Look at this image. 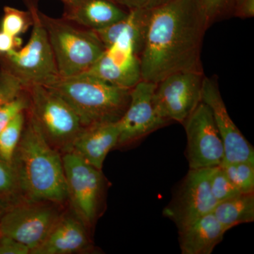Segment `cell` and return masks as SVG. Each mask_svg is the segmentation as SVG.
Returning <instances> with one entry per match:
<instances>
[{"instance_id": "obj_1", "label": "cell", "mask_w": 254, "mask_h": 254, "mask_svg": "<svg viewBox=\"0 0 254 254\" xmlns=\"http://www.w3.org/2000/svg\"><path fill=\"white\" fill-rule=\"evenodd\" d=\"M209 26L198 0H168L150 10L140 55L142 80L158 83L175 73L203 72L202 43Z\"/></svg>"}, {"instance_id": "obj_2", "label": "cell", "mask_w": 254, "mask_h": 254, "mask_svg": "<svg viewBox=\"0 0 254 254\" xmlns=\"http://www.w3.org/2000/svg\"><path fill=\"white\" fill-rule=\"evenodd\" d=\"M12 165L24 199L68 205L63 157L45 139L27 110Z\"/></svg>"}, {"instance_id": "obj_3", "label": "cell", "mask_w": 254, "mask_h": 254, "mask_svg": "<svg viewBox=\"0 0 254 254\" xmlns=\"http://www.w3.org/2000/svg\"><path fill=\"white\" fill-rule=\"evenodd\" d=\"M44 86L67 102L86 127L118 122L128 107L131 92L86 73L68 77L59 76Z\"/></svg>"}, {"instance_id": "obj_4", "label": "cell", "mask_w": 254, "mask_h": 254, "mask_svg": "<svg viewBox=\"0 0 254 254\" xmlns=\"http://www.w3.org/2000/svg\"><path fill=\"white\" fill-rule=\"evenodd\" d=\"M38 15L49 38L60 76L86 72L106 49L95 31L40 11Z\"/></svg>"}, {"instance_id": "obj_5", "label": "cell", "mask_w": 254, "mask_h": 254, "mask_svg": "<svg viewBox=\"0 0 254 254\" xmlns=\"http://www.w3.org/2000/svg\"><path fill=\"white\" fill-rule=\"evenodd\" d=\"M27 109L46 141L63 155L71 151L73 143L86 127L67 102L43 85L26 87Z\"/></svg>"}, {"instance_id": "obj_6", "label": "cell", "mask_w": 254, "mask_h": 254, "mask_svg": "<svg viewBox=\"0 0 254 254\" xmlns=\"http://www.w3.org/2000/svg\"><path fill=\"white\" fill-rule=\"evenodd\" d=\"M24 1L33 16L31 37L24 47L0 54V67L14 76L25 88L32 85L47 86L60 76L54 53L40 20L37 1Z\"/></svg>"}, {"instance_id": "obj_7", "label": "cell", "mask_w": 254, "mask_h": 254, "mask_svg": "<svg viewBox=\"0 0 254 254\" xmlns=\"http://www.w3.org/2000/svg\"><path fill=\"white\" fill-rule=\"evenodd\" d=\"M62 157L68 207L91 230L103 201L104 175L102 170L87 163L75 152H67Z\"/></svg>"}, {"instance_id": "obj_8", "label": "cell", "mask_w": 254, "mask_h": 254, "mask_svg": "<svg viewBox=\"0 0 254 254\" xmlns=\"http://www.w3.org/2000/svg\"><path fill=\"white\" fill-rule=\"evenodd\" d=\"M67 206L23 198L6 208L0 221V234L26 246L31 254L46 240Z\"/></svg>"}, {"instance_id": "obj_9", "label": "cell", "mask_w": 254, "mask_h": 254, "mask_svg": "<svg viewBox=\"0 0 254 254\" xmlns=\"http://www.w3.org/2000/svg\"><path fill=\"white\" fill-rule=\"evenodd\" d=\"M203 72L181 71L173 73L156 84L155 108L168 123L184 124L201 102Z\"/></svg>"}, {"instance_id": "obj_10", "label": "cell", "mask_w": 254, "mask_h": 254, "mask_svg": "<svg viewBox=\"0 0 254 254\" xmlns=\"http://www.w3.org/2000/svg\"><path fill=\"white\" fill-rule=\"evenodd\" d=\"M209 173L210 168L190 169L164 209L163 215L175 223L179 232L212 213L218 203L210 190Z\"/></svg>"}, {"instance_id": "obj_11", "label": "cell", "mask_w": 254, "mask_h": 254, "mask_svg": "<svg viewBox=\"0 0 254 254\" xmlns=\"http://www.w3.org/2000/svg\"><path fill=\"white\" fill-rule=\"evenodd\" d=\"M183 125L187 133V157L190 170L222 165L225 161V148L208 105L200 102Z\"/></svg>"}, {"instance_id": "obj_12", "label": "cell", "mask_w": 254, "mask_h": 254, "mask_svg": "<svg viewBox=\"0 0 254 254\" xmlns=\"http://www.w3.org/2000/svg\"><path fill=\"white\" fill-rule=\"evenodd\" d=\"M156 84L141 80L131 88L129 103L118 121L120 133L118 146L131 144L168 123L155 108Z\"/></svg>"}, {"instance_id": "obj_13", "label": "cell", "mask_w": 254, "mask_h": 254, "mask_svg": "<svg viewBox=\"0 0 254 254\" xmlns=\"http://www.w3.org/2000/svg\"><path fill=\"white\" fill-rule=\"evenodd\" d=\"M201 101L208 105L225 148L224 163L254 161L253 145L247 141L230 118L220 94L218 83L203 78Z\"/></svg>"}, {"instance_id": "obj_14", "label": "cell", "mask_w": 254, "mask_h": 254, "mask_svg": "<svg viewBox=\"0 0 254 254\" xmlns=\"http://www.w3.org/2000/svg\"><path fill=\"white\" fill-rule=\"evenodd\" d=\"M120 88L131 89L141 81V61L130 47L113 45L104 53L86 72Z\"/></svg>"}, {"instance_id": "obj_15", "label": "cell", "mask_w": 254, "mask_h": 254, "mask_svg": "<svg viewBox=\"0 0 254 254\" xmlns=\"http://www.w3.org/2000/svg\"><path fill=\"white\" fill-rule=\"evenodd\" d=\"M89 229L68 205L46 240L31 254H74L93 251Z\"/></svg>"}, {"instance_id": "obj_16", "label": "cell", "mask_w": 254, "mask_h": 254, "mask_svg": "<svg viewBox=\"0 0 254 254\" xmlns=\"http://www.w3.org/2000/svg\"><path fill=\"white\" fill-rule=\"evenodd\" d=\"M64 4L63 18L93 31L118 22L128 13L112 0H70Z\"/></svg>"}, {"instance_id": "obj_17", "label": "cell", "mask_w": 254, "mask_h": 254, "mask_svg": "<svg viewBox=\"0 0 254 254\" xmlns=\"http://www.w3.org/2000/svg\"><path fill=\"white\" fill-rule=\"evenodd\" d=\"M120 133L118 122L88 125L76 138L71 151L95 168L102 170L107 155L118 146Z\"/></svg>"}, {"instance_id": "obj_18", "label": "cell", "mask_w": 254, "mask_h": 254, "mask_svg": "<svg viewBox=\"0 0 254 254\" xmlns=\"http://www.w3.org/2000/svg\"><path fill=\"white\" fill-rule=\"evenodd\" d=\"M150 10L128 11L126 17L108 27L95 31L105 48L113 46L130 47L139 56L144 44Z\"/></svg>"}, {"instance_id": "obj_19", "label": "cell", "mask_w": 254, "mask_h": 254, "mask_svg": "<svg viewBox=\"0 0 254 254\" xmlns=\"http://www.w3.org/2000/svg\"><path fill=\"white\" fill-rule=\"evenodd\" d=\"M226 232L213 213L207 214L179 232L182 253L210 254Z\"/></svg>"}, {"instance_id": "obj_20", "label": "cell", "mask_w": 254, "mask_h": 254, "mask_svg": "<svg viewBox=\"0 0 254 254\" xmlns=\"http://www.w3.org/2000/svg\"><path fill=\"white\" fill-rule=\"evenodd\" d=\"M213 215L225 230L254 221V193H240L219 202Z\"/></svg>"}, {"instance_id": "obj_21", "label": "cell", "mask_w": 254, "mask_h": 254, "mask_svg": "<svg viewBox=\"0 0 254 254\" xmlns=\"http://www.w3.org/2000/svg\"><path fill=\"white\" fill-rule=\"evenodd\" d=\"M26 112L25 110L18 113L0 132V156L11 164L22 135L26 123Z\"/></svg>"}, {"instance_id": "obj_22", "label": "cell", "mask_w": 254, "mask_h": 254, "mask_svg": "<svg viewBox=\"0 0 254 254\" xmlns=\"http://www.w3.org/2000/svg\"><path fill=\"white\" fill-rule=\"evenodd\" d=\"M221 166L241 193H254V161L223 163Z\"/></svg>"}, {"instance_id": "obj_23", "label": "cell", "mask_w": 254, "mask_h": 254, "mask_svg": "<svg viewBox=\"0 0 254 254\" xmlns=\"http://www.w3.org/2000/svg\"><path fill=\"white\" fill-rule=\"evenodd\" d=\"M23 199L12 164L0 156V201L8 205Z\"/></svg>"}, {"instance_id": "obj_24", "label": "cell", "mask_w": 254, "mask_h": 254, "mask_svg": "<svg viewBox=\"0 0 254 254\" xmlns=\"http://www.w3.org/2000/svg\"><path fill=\"white\" fill-rule=\"evenodd\" d=\"M0 23V31L14 37H20L33 26V16L29 9L27 11L11 6H4Z\"/></svg>"}, {"instance_id": "obj_25", "label": "cell", "mask_w": 254, "mask_h": 254, "mask_svg": "<svg viewBox=\"0 0 254 254\" xmlns=\"http://www.w3.org/2000/svg\"><path fill=\"white\" fill-rule=\"evenodd\" d=\"M209 183L214 198L218 203L242 193L227 177L221 165L210 168Z\"/></svg>"}, {"instance_id": "obj_26", "label": "cell", "mask_w": 254, "mask_h": 254, "mask_svg": "<svg viewBox=\"0 0 254 254\" xmlns=\"http://www.w3.org/2000/svg\"><path fill=\"white\" fill-rule=\"evenodd\" d=\"M28 106L29 98L26 88L14 99L1 105L0 107V132L9 125L18 113L27 110Z\"/></svg>"}, {"instance_id": "obj_27", "label": "cell", "mask_w": 254, "mask_h": 254, "mask_svg": "<svg viewBox=\"0 0 254 254\" xmlns=\"http://www.w3.org/2000/svg\"><path fill=\"white\" fill-rule=\"evenodd\" d=\"M209 25L233 13L236 0H198Z\"/></svg>"}, {"instance_id": "obj_28", "label": "cell", "mask_w": 254, "mask_h": 254, "mask_svg": "<svg viewBox=\"0 0 254 254\" xmlns=\"http://www.w3.org/2000/svg\"><path fill=\"white\" fill-rule=\"evenodd\" d=\"M24 88L21 82L0 67V107L16 98Z\"/></svg>"}, {"instance_id": "obj_29", "label": "cell", "mask_w": 254, "mask_h": 254, "mask_svg": "<svg viewBox=\"0 0 254 254\" xmlns=\"http://www.w3.org/2000/svg\"><path fill=\"white\" fill-rule=\"evenodd\" d=\"M119 6L127 10H151L163 4L168 0H112Z\"/></svg>"}, {"instance_id": "obj_30", "label": "cell", "mask_w": 254, "mask_h": 254, "mask_svg": "<svg viewBox=\"0 0 254 254\" xmlns=\"http://www.w3.org/2000/svg\"><path fill=\"white\" fill-rule=\"evenodd\" d=\"M0 254H31V250L17 241L0 234Z\"/></svg>"}, {"instance_id": "obj_31", "label": "cell", "mask_w": 254, "mask_h": 254, "mask_svg": "<svg viewBox=\"0 0 254 254\" xmlns=\"http://www.w3.org/2000/svg\"><path fill=\"white\" fill-rule=\"evenodd\" d=\"M22 40L0 31V54H6L21 48Z\"/></svg>"}, {"instance_id": "obj_32", "label": "cell", "mask_w": 254, "mask_h": 254, "mask_svg": "<svg viewBox=\"0 0 254 254\" xmlns=\"http://www.w3.org/2000/svg\"><path fill=\"white\" fill-rule=\"evenodd\" d=\"M232 16L240 18H253L254 0H236Z\"/></svg>"}, {"instance_id": "obj_33", "label": "cell", "mask_w": 254, "mask_h": 254, "mask_svg": "<svg viewBox=\"0 0 254 254\" xmlns=\"http://www.w3.org/2000/svg\"><path fill=\"white\" fill-rule=\"evenodd\" d=\"M8 206H9V205L6 204L4 202L0 201V221H1V219L2 218L5 210H6Z\"/></svg>"}, {"instance_id": "obj_34", "label": "cell", "mask_w": 254, "mask_h": 254, "mask_svg": "<svg viewBox=\"0 0 254 254\" xmlns=\"http://www.w3.org/2000/svg\"><path fill=\"white\" fill-rule=\"evenodd\" d=\"M35 1H37V0H35ZM60 1H63V2L64 3H64L68 2V1H70V0H60Z\"/></svg>"}]
</instances>
